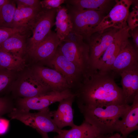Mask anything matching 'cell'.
<instances>
[{
  "label": "cell",
  "instance_id": "obj_13",
  "mask_svg": "<svg viewBox=\"0 0 138 138\" xmlns=\"http://www.w3.org/2000/svg\"><path fill=\"white\" fill-rule=\"evenodd\" d=\"M138 65V49L129 40L124 44L115 60L109 73L114 77L123 71Z\"/></svg>",
  "mask_w": 138,
  "mask_h": 138
},
{
  "label": "cell",
  "instance_id": "obj_24",
  "mask_svg": "<svg viewBox=\"0 0 138 138\" xmlns=\"http://www.w3.org/2000/svg\"><path fill=\"white\" fill-rule=\"evenodd\" d=\"M15 0H7L0 9V27L13 28L14 17L17 8Z\"/></svg>",
  "mask_w": 138,
  "mask_h": 138
},
{
  "label": "cell",
  "instance_id": "obj_33",
  "mask_svg": "<svg viewBox=\"0 0 138 138\" xmlns=\"http://www.w3.org/2000/svg\"><path fill=\"white\" fill-rule=\"evenodd\" d=\"M84 40L82 36L77 33L72 29L63 40L76 43H80L84 42Z\"/></svg>",
  "mask_w": 138,
  "mask_h": 138
},
{
  "label": "cell",
  "instance_id": "obj_25",
  "mask_svg": "<svg viewBox=\"0 0 138 138\" xmlns=\"http://www.w3.org/2000/svg\"><path fill=\"white\" fill-rule=\"evenodd\" d=\"M13 71L0 66V95L11 89V83L14 78Z\"/></svg>",
  "mask_w": 138,
  "mask_h": 138
},
{
  "label": "cell",
  "instance_id": "obj_38",
  "mask_svg": "<svg viewBox=\"0 0 138 138\" xmlns=\"http://www.w3.org/2000/svg\"><path fill=\"white\" fill-rule=\"evenodd\" d=\"M7 1V0H0V9Z\"/></svg>",
  "mask_w": 138,
  "mask_h": 138
},
{
  "label": "cell",
  "instance_id": "obj_16",
  "mask_svg": "<svg viewBox=\"0 0 138 138\" xmlns=\"http://www.w3.org/2000/svg\"><path fill=\"white\" fill-rule=\"evenodd\" d=\"M122 90L126 103H132L138 94V65L131 67L122 72Z\"/></svg>",
  "mask_w": 138,
  "mask_h": 138
},
{
  "label": "cell",
  "instance_id": "obj_7",
  "mask_svg": "<svg viewBox=\"0 0 138 138\" xmlns=\"http://www.w3.org/2000/svg\"><path fill=\"white\" fill-rule=\"evenodd\" d=\"M116 4L108 13L104 16L93 33L111 28L120 29L128 26L127 19L133 0H116Z\"/></svg>",
  "mask_w": 138,
  "mask_h": 138
},
{
  "label": "cell",
  "instance_id": "obj_30",
  "mask_svg": "<svg viewBox=\"0 0 138 138\" xmlns=\"http://www.w3.org/2000/svg\"><path fill=\"white\" fill-rule=\"evenodd\" d=\"M65 0H43L40 1L42 8L50 9H57L65 3Z\"/></svg>",
  "mask_w": 138,
  "mask_h": 138
},
{
  "label": "cell",
  "instance_id": "obj_27",
  "mask_svg": "<svg viewBox=\"0 0 138 138\" xmlns=\"http://www.w3.org/2000/svg\"><path fill=\"white\" fill-rule=\"evenodd\" d=\"M55 25L56 28L61 24L70 19L66 7L61 6L57 9Z\"/></svg>",
  "mask_w": 138,
  "mask_h": 138
},
{
  "label": "cell",
  "instance_id": "obj_22",
  "mask_svg": "<svg viewBox=\"0 0 138 138\" xmlns=\"http://www.w3.org/2000/svg\"><path fill=\"white\" fill-rule=\"evenodd\" d=\"M113 1L110 0H68L66 2L78 9L95 10L104 14L110 8Z\"/></svg>",
  "mask_w": 138,
  "mask_h": 138
},
{
  "label": "cell",
  "instance_id": "obj_37",
  "mask_svg": "<svg viewBox=\"0 0 138 138\" xmlns=\"http://www.w3.org/2000/svg\"><path fill=\"white\" fill-rule=\"evenodd\" d=\"M39 134L41 135L42 138H50L48 136V133L42 132Z\"/></svg>",
  "mask_w": 138,
  "mask_h": 138
},
{
  "label": "cell",
  "instance_id": "obj_19",
  "mask_svg": "<svg viewBox=\"0 0 138 138\" xmlns=\"http://www.w3.org/2000/svg\"><path fill=\"white\" fill-rule=\"evenodd\" d=\"M41 8L17 7L13 18V28L27 32L31 28Z\"/></svg>",
  "mask_w": 138,
  "mask_h": 138
},
{
  "label": "cell",
  "instance_id": "obj_20",
  "mask_svg": "<svg viewBox=\"0 0 138 138\" xmlns=\"http://www.w3.org/2000/svg\"><path fill=\"white\" fill-rule=\"evenodd\" d=\"M54 138H93L103 134L85 120L69 130H60Z\"/></svg>",
  "mask_w": 138,
  "mask_h": 138
},
{
  "label": "cell",
  "instance_id": "obj_23",
  "mask_svg": "<svg viewBox=\"0 0 138 138\" xmlns=\"http://www.w3.org/2000/svg\"><path fill=\"white\" fill-rule=\"evenodd\" d=\"M24 58L17 57L0 50V66L12 71L22 70L26 66Z\"/></svg>",
  "mask_w": 138,
  "mask_h": 138
},
{
  "label": "cell",
  "instance_id": "obj_3",
  "mask_svg": "<svg viewBox=\"0 0 138 138\" xmlns=\"http://www.w3.org/2000/svg\"><path fill=\"white\" fill-rule=\"evenodd\" d=\"M54 111L48 107L36 113L14 108L8 113L11 119L19 120L25 125L36 129L39 133L49 132L58 133L60 129L57 127L52 118Z\"/></svg>",
  "mask_w": 138,
  "mask_h": 138
},
{
  "label": "cell",
  "instance_id": "obj_28",
  "mask_svg": "<svg viewBox=\"0 0 138 138\" xmlns=\"http://www.w3.org/2000/svg\"><path fill=\"white\" fill-rule=\"evenodd\" d=\"M128 26L130 30H132L138 26V5L137 2L133 8L132 12L129 13L127 19Z\"/></svg>",
  "mask_w": 138,
  "mask_h": 138
},
{
  "label": "cell",
  "instance_id": "obj_12",
  "mask_svg": "<svg viewBox=\"0 0 138 138\" xmlns=\"http://www.w3.org/2000/svg\"><path fill=\"white\" fill-rule=\"evenodd\" d=\"M130 29L128 26L120 29L113 40L99 60L96 70L109 72L120 49L131 37Z\"/></svg>",
  "mask_w": 138,
  "mask_h": 138
},
{
  "label": "cell",
  "instance_id": "obj_6",
  "mask_svg": "<svg viewBox=\"0 0 138 138\" xmlns=\"http://www.w3.org/2000/svg\"><path fill=\"white\" fill-rule=\"evenodd\" d=\"M15 83L11 89L15 95L23 98L37 97L52 91L32 70L23 74Z\"/></svg>",
  "mask_w": 138,
  "mask_h": 138
},
{
  "label": "cell",
  "instance_id": "obj_35",
  "mask_svg": "<svg viewBox=\"0 0 138 138\" xmlns=\"http://www.w3.org/2000/svg\"><path fill=\"white\" fill-rule=\"evenodd\" d=\"M130 34L133 39L134 45L137 49H138V27L132 30H130Z\"/></svg>",
  "mask_w": 138,
  "mask_h": 138
},
{
  "label": "cell",
  "instance_id": "obj_18",
  "mask_svg": "<svg viewBox=\"0 0 138 138\" xmlns=\"http://www.w3.org/2000/svg\"><path fill=\"white\" fill-rule=\"evenodd\" d=\"M138 128V94L135 97L132 104L118 122L116 131L120 132L124 138Z\"/></svg>",
  "mask_w": 138,
  "mask_h": 138
},
{
  "label": "cell",
  "instance_id": "obj_36",
  "mask_svg": "<svg viewBox=\"0 0 138 138\" xmlns=\"http://www.w3.org/2000/svg\"><path fill=\"white\" fill-rule=\"evenodd\" d=\"M103 138H104V137ZM106 138H123V137L121 134L117 133Z\"/></svg>",
  "mask_w": 138,
  "mask_h": 138
},
{
  "label": "cell",
  "instance_id": "obj_9",
  "mask_svg": "<svg viewBox=\"0 0 138 138\" xmlns=\"http://www.w3.org/2000/svg\"><path fill=\"white\" fill-rule=\"evenodd\" d=\"M119 30L109 28L95 32L91 36L88 44L89 50L90 71H96L99 60L112 41Z\"/></svg>",
  "mask_w": 138,
  "mask_h": 138
},
{
  "label": "cell",
  "instance_id": "obj_32",
  "mask_svg": "<svg viewBox=\"0 0 138 138\" xmlns=\"http://www.w3.org/2000/svg\"><path fill=\"white\" fill-rule=\"evenodd\" d=\"M19 32V30L15 28L0 27V44L10 37Z\"/></svg>",
  "mask_w": 138,
  "mask_h": 138
},
{
  "label": "cell",
  "instance_id": "obj_1",
  "mask_svg": "<svg viewBox=\"0 0 138 138\" xmlns=\"http://www.w3.org/2000/svg\"><path fill=\"white\" fill-rule=\"evenodd\" d=\"M114 78L110 73L97 70L86 73L74 93L77 104L98 107L127 104L122 89L117 84Z\"/></svg>",
  "mask_w": 138,
  "mask_h": 138
},
{
  "label": "cell",
  "instance_id": "obj_10",
  "mask_svg": "<svg viewBox=\"0 0 138 138\" xmlns=\"http://www.w3.org/2000/svg\"><path fill=\"white\" fill-rule=\"evenodd\" d=\"M57 49L84 75L90 71L89 50L88 44L85 42L76 43L63 40L61 41Z\"/></svg>",
  "mask_w": 138,
  "mask_h": 138
},
{
  "label": "cell",
  "instance_id": "obj_2",
  "mask_svg": "<svg viewBox=\"0 0 138 138\" xmlns=\"http://www.w3.org/2000/svg\"><path fill=\"white\" fill-rule=\"evenodd\" d=\"M85 120L103 134L116 131L118 122L128 109L127 104L92 107L77 104Z\"/></svg>",
  "mask_w": 138,
  "mask_h": 138
},
{
  "label": "cell",
  "instance_id": "obj_31",
  "mask_svg": "<svg viewBox=\"0 0 138 138\" xmlns=\"http://www.w3.org/2000/svg\"><path fill=\"white\" fill-rule=\"evenodd\" d=\"M17 7L29 8H42L41 1L39 0H15Z\"/></svg>",
  "mask_w": 138,
  "mask_h": 138
},
{
  "label": "cell",
  "instance_id": "obj_21",
  "mask_svg": "<svg viewBox=\"0 0 138 138\" xmlns=\"http://www.w3.org/2000/svg\"><path fill=\"white\" fill-rule=\"evenodd\" d=\"M26 34L19 33L10 37L0 44V50L16 57L24 58L27 51Z\"/></svg>",
  "mask_w": 138,
  "mask_h": 138
},
{
  "label": "cell",
  "instance_id": "obj_14",
  "mask_svg": "<svg viewBox=\"0 0 138 138\" xmlns=\"http://www.w3.org/2000/svg\"><path fill=\"white\" fill-rule=\"evenodd\" d=\"M32 70L52 91L60 92L71 90L65 78L55 70L39 64L35 66Z\"/></svg>",
  "mask_w": 138,
  "mask_h": 138
},
{
  "label": "cell",
  "instance_id": "obj_4",
  "mask_svg": "<svg viewBox=\"0 0 138 138\" xmlns=\"http://www.w3.org/2000/svg\"><path fill=\"white\" fill-rule=\"evenodd\" d=\"M66 7L72 30L88 41L104 16V14L95 10L78 9L67 4Z\"/></svg>",
  "mask_w": 138,
  "mask_h": 138
},
{
  "label": "cell",
  "instance_id": "obj_26",
  "mask_svg": "<svg viewBox=\"0 0 138 138\" xmlns=\"http://www.w3.org/2000/svg\"><path fill=\"white\" fill-rule=\"evenodd\" d=\"M72 29V24L70 19L56 28V33L61 41L63 40Z\"/></svg>",
  "mask_w": 138,
  "mask_h": 138
},
{
  "label": "cell",
  "instance_id": "obj_15",
  "mask_svg": "<svg viewBox=\"0 0 138 138\" xmlns=\"http://www.w3.org/2000/svg\"><path fill=\"white\" fill-rule=\"evenodd\" d=\"M61 41L56 33L51 31L42 41L28 52L40 64L54 55Z\"/></svg>",
  "mask_w": 138,
  "mask_h": 138
},
{
  "label": "cell",
  "instance_id": "obj_39",
  "mask_svg": "<svg viewBox=\"0 0 138 138\" xmlns=\"http://www.w3.org/2000/svg\"><path fill=\"white\" fill-rule=\"evenodd\" d=\"M103 134H101V135L99 136H97L95 137H94L93 138H103Z\"/></svg>",
  "mask_w": 138,
  "mask_h": 138
},
{
  "label": "cell",
  "instance_id": "obj_17",
  "mask_svg": "<svg viewBox=\"0 0 138 138\" xmlns=\"http://www.w3.org/2000/svg\"><path fill=\"white\" fill-rule=\"evenodd\" d=\"M75 98V94L60 101L57 110L54 111L53 119L59 129L67 126L72 128L76 125L74 122L72 108Z\"/></svg>",
  "mask_w": 138,
  "mask_h": 138
},
{
  "label": "cell",
  "instance_id": "obj_11",
  "mask_svg": "<svg viewBox=\"0 0 138 138\" xmlns=\"http://www.w3.org/2000/svg\"><path fill=\"white\" fill-rule=\"evenodd\" d=\"M75 95L71 89L59 92L51 91L44 94L33 97L20 98L17 101V108L24 110L40 111L48 107L54 103Z\"/></svg>",
  "mask_w": 138,
  "mask_h": 138
},
{
  "label": "cell",
  "instance_id": "obj_8",
  "mask_svg": "<svg viewBox=\"0 0 138 138\" xmlns=\"http://www.w3.org/2000/svg\"><path fill=\"white\" fill-rule=\"evenodd\" d=\"M57 9L42 8L39 12L31 28L32 35L29 40L27 51L42 41L51 31L55 25Z\"/></svg>",
  "mask_w": 138,
  "mask_h": 138
},
{
  "label": "cell",
  "instance_id": "obj_34",
  "mask_svg": "<svg viewBox=\"0 0 138 138\" xmlns=\"http://www.w3.org/2000/svg\"><path fill=\"white\" fill-rule=\"evenodd\" d=\"M9 125V121L0 117V135L6 133L8 131Z\"/></svg>",
  "mask_w": 138,
  "mask_h": 138
},
{
  "label": "cell",
  "instance_id": "obj_29",
  "mask_svg": "<svg viewBox=\"0 0 138 138\" xmlns=\"http://www.w3.org/2000/svg\"><path fill=\"white\" fill-rule=\"evenodd\" d=\"M14 107L12 102L5 97H0V117L7 113H9Z\"/></svg>",
  "mask_w": 138,
  "mask_h": 138
},
{
  "label": "cell",
  "instance_id": "obj_5",
  "mask_svg": "<svg viewBox=\"0 0 138 138\" xmlns=\"http://www.w3.org/2000/svg\"><path fill=\"white\" fill-rule=\"evenodd\" d=\"M42 64L46 65L61 74L66 79L74 93L82 84L84 78L83 73L57 49L53 56L40 64Z\"/></svg>",
  "mask_w": 138,
  "mask_h": 138
}]
</instances>
